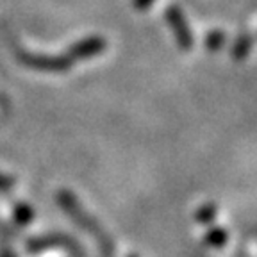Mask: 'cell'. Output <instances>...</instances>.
<instances>
[{
	"label": "cell",
	"instance_id": "obj_1",
	"mask_svg": "<svg viewBox=\"0 0 257 257\" xmlns=\"http://www.w3.org/2000/svg\"><path fill=\"white\" fill-rule=\"evenodd\" d=\"M57 202H59L61 209H63L64 213L68 214V216L72 218L77 225H79L80 229L86 230V232H89L93 237H95L96 243H98V246H100V250L104 252V255L112 257V253H114V245H112L109 234L102 230V227L96 223L95 218L89 216L88 211H84V207L79 204V200L75 198V195L70 193V191H66V189H61V191L57 193Z\"/></svg>",
	"mask_w": 257,
	"mask_h": 257
},
{
	"label": "cell",
	"instance_id": "obj_2",
	"mask_svg": "<svg viewBox=\"0 0 257 257\" xmlns=\"http://www.w3.org/2000/svg\"><path fill=\"white\" fill-rule=\"evenodd\" d=\"M18 61L25 66L38 72H47V73H64L72 68L73 61L70 59L66 54L64 56H43V54H32L27 50H18L16 52Z\"/></svg>",
	"mask_w": 257,
	"mask_h": 257
},
{
	"label": "cell",
	"instance_id": "obj_3",
	"mask_svg": "<svg viewBox=\"0 0 257 257\" xmlns=\"http://www.w3.org/2000/svg\"><path fill=\"white\" fill-rule=\"evenodd\" d=\"M166 22H168L170 27H172L173 36H175L179 48H181V50H191L193 34L188 25V20H186V16L182 15L181 9L177 8V6H172V8L166 9Z\"/></svg>",
	"mask_w": 257,
	"mask_h": 257
},
{
	"label": "cell",
	"instance_id": "obj_4",
	"mask_svg": "<svg viewBox=\"0 0 257 257\" xmlns=\"http://www.w3.org/2000/svg\"><path fill=\"white\" fill-rule=\"evenodd\" d=\"M105 40L102 36H88L79 40L77 43H73L68 48V54L66 56L75 63V61H86V59H93L95 56L102 54L105 50Z\"/></svg>",
	"mask_w": 257,
	"mask_h": 257
},
{
	"label": "cell",
	"instance_id": "obj_5",
	"mask_svg": "<svg viewBox=\"0 0 257 257\" xmlns=\"http://www.w3.org/2000/svg\"><path fill=\"white\" fill-rule=\"evenodd\" d=\"M73 246V241H70L66 236H61V234H50V236H41L34 237V239L29 241L27 250L31 252H41V250L54 248V246Z\"/></svg>",
	"mask_w": 257,
	"mask_h": 257
},
{
	"label": "cell",
	"instance_id": "obj_6",
	"mask_svg": "<svg viewBox=\"0 0 257 257\" xmlns=\"http://www.w3.org/2000/svg\"><path fill=\"white\" fill-rule=\"evenodd\" d=\"M13 218H15V221L20 227H24V225H29L34 220V211H32V207L29 204L20 202V204H16L15 209H13Z\"/></svg>",
	"mask_w": 257,
	"mask_h": 257
},
{
	"label": "cell",
	"instance_id": "obj_7",
	"mask_svg": "<svg viewBox=\"0 0 257 257\" xmlns=\"http://www.w3.org/2000/svg\"><path fill=\"white\" fill-rule=\"evenodd\" d=\"M205 241L211 246H223V243L227 241V232L221 229H214L205 236Z\"/></svg>",
	"mask_w": 257,
	"mask_h": 257
},
{
	"label": "cell",
	"instance_id": "obj_8",
	"mask_svg": "<svg viewBox=\"0 0 257 257\" xmlns=\"http://www.w3.org/2000/svg\"><path fill=\"white\" fill-rule=\"evenodd\" d=\"M250 38L248 36H239V40L236 41V47H234V56L236 59H243V57L248 54L250 50Z\"/></svg>",
	"mask_w": 257,
	"mask_h": 257
},
{
	"label": "cell",
	"instance_id": "obj_9",
	"mask_svg": "<svg viewBox=\"0 0 257 257\" xmlns=\"http://www.w3.org/2000/svg\"><path fill=\"white\" fill-rule=\"evenodd\" d=\"M225 43V36L221 31H213L209 32L207 36V48L209 50H220Z\"/></svg>",
	"mask_w": 257,
	"mask_h": 257
},
{
	"label": "cell",
	"instance_id": "obj_10",
	"mask_svg": "<svg viewBox=\"0 0 257 257\" xmlns=\"http://www.w3.org/2000/svg\"><path fill=\"white\" fill-rule=\"evenodd\" d=\"M216 216V205L213 204H207L204 205L202 209H198V214H197V220L198 221H211L213 218Z\"/></svg>",
	"mask_w": 257,
	"mask_h": 257
},
{
	"label": "cell",
	"instance_id": "obj_11",
	"mask_svg": "<svg viewBox=\"0 0 257 257\" xmlns=\"http://www.w3.org/2000/svg\"><path fill=\"white\" fill-rule=\"evenodd\" d=\"M13 189V181L9 179L8 175H4V173H0V191L2 193H8Z\"/></svg>",
	"mask_w": 257,
	"mask_h": 257
},
{
	"label": "cell",
	"instance_id": "obj_12",
	"mask_svg": "<svg viewBox=\"0 0 257 257\" xmlns=\"http://www.w3.org/2000/svg\"><path fill=\"white\" fill-rule=\"evenodd\" d=\"M2 257H16V255H15V253H11V252H8V253H4Z\"/></svg>",
	"mask_w": 257,
	"mask_h": 257
}]
</instances>
